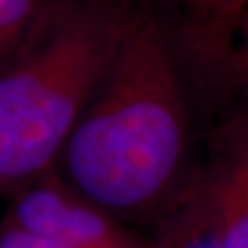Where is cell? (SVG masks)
Masks as SVG:
<instances>
[{"mask_svg":"<svg viewBox=\"0 0 248 248\" xmlns=\"http://www.w3.org/2000/svg\"><path fill=\"white\" fill-rule=\"evenodd\" d=\"M136 18L125 0H50L0 59V199L55 171Z\"/></svg>","mask_w":248,"mask_h":248,"instance_id":"7a4b0ae2","label":"cell"},{"mask_svg":"<svg viewBox=\"0 0 248 248\" xmlns=\"http://www.w3.org/2000/svg\"><path fill=\"white\" fill-rule=\"evenodd\" d=\"M153 248H162V247H160L158 243H153Z\"/></svg>","mask_w":248,"mask_h":248,"instance_id":"ba28073f","label":"cell"},{"mask_svg":"<svg viewBox=\"0 0 248 248\" xmlns=\"http://www.w3.org/2000/svg\"><path fill=\"white\" fill-rule=\"evenodd\" d=\"M226 9H239L248 8V0H221Z\"/></svg>","mask_w":248,"mask_h":248,"instance_id":"52a82bcc","label":"cell"},{"mask_svg":"<svg viewBox=\"0 0 248 248\" xmlns=\"http://www.w3.org/2000/svg\"><path fill=\"white\" fill-rule=\"evenodd\" d=\"M232 11H237L243 13V30H241V43L237 46V50L233 53V68L232 72L237 74L241 79L248 85V8H239V9H232Z\"/></svg>","mask_w":248,"mask_h":248,"instance_id":"8992f818","label":"cell"},{"mask_svg":"<svg viewBox=\"0 0 248 248\" xmlns=\"http://www.w3.org/2000/svg\"><path fill=\"white\" fill-rule=\"evenodd\" d=\"M50 0H0V59H4Z\"/></svg>","mask_w":248,"mask_h":248,"instance_id":"277c9868","label":"cell"},{"mask_svg":"<svg viewBox=\"0 0 248 248\" xmlns=\"http://www.w3.org/2000/svg\"><path fill=\"white\" fill-rule=\"evenodd\" d=\"M0 248H70L59 241L24 228L17 222L2 219L0 222Z\"/></svg>","mask_w":248,"mask_h":248,"instance_id":"5b68a950","label":"cell"},{"mask_svg":"<svg viewBox=\"0 0 248 248\" xmlns=\"http://www.w3.org/2000/svg\"><path fill=\"white\" fill-rule=\"evenodd\" d=\"M186 149L187 116L175 57L158 24L138 15L55 173L127 224L171 197Z\"/></svg>","mask_w":248,"mask_h":248,"instance_id":"6da1fadb","label":"cell"},{"mask_svg":"<svg viewBox=\"0 0 248 248\" xmlns=\"http://www.w3.org/2000/svg\"><path fill=\"white\" fill-rule=\"evenodd\" d=\"M4 217L70 248H153L125 222L72 189L55 171L9 197Z\"/></svg>","mask_w":248,"mask_h":248,"instance_id":"3957f363","label":"cell"}]
</instances>
